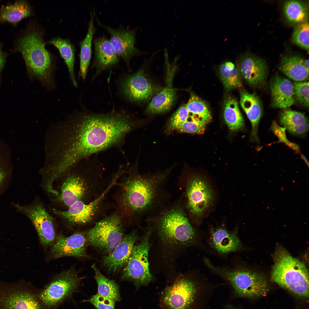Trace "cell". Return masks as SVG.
<instances>
[{"mask_svg": "<svg viewBox=\"0 0 309 309\" xmlns=\"http://www.w3.org/2000/svg\"><path fill=\"white\" fill-rule=\"evenodd\" d=\"M120 89L127 99L136 102L148 100L153 95L155 90L142 71L124 77L120 82Z\"/></svg>", "mask_w": 309, "mask_h": 309, "instance_id": "14", "label": "cell"}, {"mask_svg": "<svg viewBox=\"0 0 309 309\" xmlns=\"http://www.w3.org/2000/svg\"><path fill=\"white\" fill-rule=\"evenodd\" d=\"M2 145H0V195L8 185L12 172L9 153L3 149L4 145L0 148Z\"/></svg>", "mask_w": 309, "mask_h": 309, "instance_id": "36", "label": "cell"}, {"mask_svg": "<svg viewBox=\"0 0 309 309\" xmlns=\"http://www.w3.org/2000/svg\"><path fill=\"white\" fill-rule=\"evenodd\" d=\"M238 65L242 78L249 85L257 87L264 84L268 71L266 65L262 60L246 53L241 57Z\"/></svg>", "mask_w": 309, "mask_h": 309, "instance_id": "15", "label": "cell"}, {"mask_svg": "<svg viewBox=\"0 0 309 309\" xmlns=\"http://www.w3.org/2000/svg\"><path fill=\"white\" fill-rule=\"evenodd\" d=\"M204 261L210 270L229 284L236 297H260L265 295L269 291L266 278L261 273L240 266L226 268L215 266L206 258Z\"/></svg>", "mask_w": 309, "mask_h": 309, "instance_id": "7", "label": "cell"}, {"mask_svg": "<svg viewBox=\"0 0 309 309\" xmlns=\"http://www.w3.org/2000/svg\"><path fill=\"white\" fill-rule=\"evenodd\" d=\"M86 240V238L82 233H75L68 237L60 234L53 243L51 253L56 258L65 256L87 257Z\"/></svg>", "mask_w": 309, "mask_h": 309, "instance_id": "17", "label": "cell"}, {"mask_svg": "<svg viewBox=\"0 0 309 309\" xmlns=\"http://www.w3.org/2000/svg\"><path fill=\"white\" fill-rule=\"evenodd\" d=\"M185 105L190 115L196 117L206 124L210 121L211 116L207 105L197 96L192 94Z\"/></svg>", "mask_w": 309, "mask_h": 309, "instance_id": "35", "label": "cell"}, {"mask_svg": "<svg viewBox=\"0 0 309 309\" xmlns=\"http://www.w3.org/2000/svg\"></svg>", "mask_w": 309, "mask_h": 309, "instance_id": "46", "label": "cell"}, {"mask_svg": "<svg viewBox=\"0 0 309 309\" xmlns=\"http://www.w3.org/2000/svg\"><path fill=\"white\" fill-rule=\"evenodd\" d=\"M206 124L197 118L190 115L188 119L176 130L180 133L201 134L204 132Z\"/></svg>", "mask_w": 309, "mask_h": 309, "instance_id": "37", "label": "cell"}, {"mask_svg": "<svg viewBox=\"0 0 309 309\" xmlns=\"http://www.w3.org/2000/svg\"><path fill=\"white\" fill-rule=\"evenodd\" d=\"M270 88L272 107L285 108L294 104L293 84L288 79L276 75L270 81Z\"/></svg>", "mask_w": 309, "mask_h": 309, "instance_id": "20", "label": "cell"}, {"mask_svg": "<svg viewBox=\"0 0 309 309\" xmlns=\"http://www.w3.org/2000/svg\"><path fill=\"white\" fill-rule=\"evenodd\" d=\"M138 123L128 112L118 110L106 114L86 113L71 120L66 145L76 163L113 147H120Z\"/></svg>", "mask_w": 309, "mask_h": 309, "instance_id": "1", "label": "cell"}, {"mask_svg": "<svg viewBox=\"0 0 309 309\" xmlns=\"http://www.w3.org/2000/svg\"><path fill=\"white\" fill-rule=\"evenodd\" d=\"M271 129L278 138V142H283L296 152L298 153L300 152L299 146L296 143L290 141L287 139L286 134V129L284 127L279 126L275 121H274L271 125Z\"/></svg>", "mask_w": 309, "mask_h": 309, "instance_id": "41", "label": "cell"}, {"mask_svg": "<svg viewBox=\"0 0 309 309\" xmlns=\"http://www.w3.org/2000/svg\"><path fill=\"white\" fill-rule=\"evenodd\" d=\"M49 42L59 50L68 67L71 80L73 85L76 87L74 70L75 56L73 46L68 40L60 37L54 38Z\"/></svg>", "mask_w": 309, "mask_h": 309, "instance_id": "32", "label": "cell"}, {"mask_svg": "<svg viewBox=\"0 0 309 309\" xmlns=\"http://www.w3.org/2000/svg\"><path fill=\"white\" fill-rule=\"evenodd\" d=\"M284 10L286 19L291 23L298 25L308 21V6L304 2L287 1L284 4Z\"/></svg>", "mask_w": 309, "mask_h": 309, "instance_id": "30", "label": "cell"}, {"mask_svg": "<svg viewBox=\"0 0 309 309\" xmlns=\"http://www.w3.org/2000/svg\"><path fill=\"white\" fill-rule=\"evenodd\" d=\"M219 71L221 80L227 89L239 88L242 86V77L240 72L233 63L225 62L221 66Z\"/></svg>", "mask_w": 309, "mask_h": 309, "instance_id": "34", "label": "cell"}, {"mask_svg": "<svg viewBox=\"0 0 309 309\" xmlns=\"http://www.w3.org/2000/svg\"><path fill=\"white\" fill-rule=\"evenodd\" d=\"M86 187L83 179L75 175L69 176L61 187L60 199L70 207L84 196Z\"/></svg>", "mask_w": 309, "mask_h": 309, "instance_id": "25", "label": "cell"}, {"mask_svg": "<svg viewBox=\"0 0 309 309\" xmlns=\"http://www.w3.org/2000/svg\"><path fill=\"white\" fill-rule=\"evenodd\" d=\"M104 27L110 34V41L117 54L128 65L131 58L138 53L134 44L135 32L133 30Z\"/></svg>", "mask_w": 309, "mask_h": 309, "instance_id": "19", "label": "cell"}, {"mask_svg": "<svg viewBox=\"0 0 309 309\" xmlns=\"http://www.w3.org/2000/svg\"><path fill=\"white\" fill-rule=\"evenodd\" d=\"M274 259L272 280L297 296L308 297L309 274L305 265L281 248L276 252Z\"/></svg>", "mask_w": 309, "mask_h": 309, "instance_id": "6", "label": "cell"}, {"mask_svg": "<svg viewBox=\"0 0 309 309\" xmlns=\"http://www.w3.org/2000/svg\"><path fill=\"white\" fill-rule=\"evenodd\" d=\"M210 239L211 247L221 254L238 251L242 247L236 231H229L224 228L219 227L211 231Z\"/></svg>", "mask_w": 309, "mask_h": 309, "instance_id": "24", "label": "cell"}, {"mask_svg": "<svg viewBox=\"0 0 309 309\" xmlns=\"http://www.w3.org/2000/svg\"><path fill=\"white\" fill-rule=\"evenodd\" d=\"M91 266L94 272V278L98 284V294L115 301H119L120 297L118 284L103 275L95 264Z\"/></svg>", "mask_w": 309, "mask_h": 309, "instance_id": "31", "label": "cell"}, {"mask_svg": "<svg viewBox=\"0 0 309 309\" xmlns=\"http://www.w3.org/2000/svg\"><path fill=\"white\" fill-rule=\"evenodd\" d=\"M0 309H41L35 296L18 283L0 284Z\"/></svg>", "mask_w": 309, "mask_h": 309, "instance_id": "13", "label": "cell"}, {"mask_svg": "<svg viewBox=\"0 0 309 309\" xmlns=\"http://www.w3.org/2000/svg\"><path fill=\"white\" fill-rule=\"evenodd\" d=\"M138 238L137 234L133 231L123 237L113 251L105 256L102 263L104 266L114 272L125 266L131 254L135 243Z\"/></svg>", "mask_w": 309, "mask_h": 309, "instance_id": "18", "label": "cell"}, {"mask_svg": "<svg viewBox=\"0 0 309 309\" xmlns=\"http://www.w3.org/2000/svg\"><path fill=\"white\" fill-rule=\"evenodd\" d=\"M279 122L290 133L295 135L304 134L308 130V119L304 114L288 109L283 110L279 116Z\"/></svg>", "mask_w": 309, "mask_h": 309, "instance_id": "26", "label": "cell"}, {"mask_svg": "<svg viewBox=\"0 0 309 309\" xmlns=\"http://www.w3.org/2000/svg\"><path fill=\"white\" fill-rule=\"evenodd\" d=\"M172 169L144 174L132 171L123 187V207L139 219L162 210L172 198L167 186Z\"/></svg>", "mask_w": 309, "mask_h": 309, "instance_id": "2", "label": "cell"}, {"mask_svg": "<svg viewBox=\"0 0 309 309\" xmlns=\"http://www.w3.org/2000/svg\"><path fill=\"white\" fill-rule=\"evenodd\" d=\"M240 104L251 124L252 140L258 142V129L263 112L262 102L255 92L243 91L240 93Z\"/></svg>", "mask_w": 309, "mask_h": 309, "instance_id": "22", "label": "cell"}, {"mask_svg": "<svg viewBox=\"0 0 309 309\" xmlns=\"http://www.w3.org/2000/svg\"><path fill=\"white\" fill-rule=\"evenodd\" d=\"M6 57V55L2 51L0 43V81L1 72L5 65Z\"/></svg>", "mask_w": 309, "mask_h": 309, "instance_id": "43", "label": "cell"}, {"mask_svg": "<svg viewBox=\"0 0 309 309\" xmlns=\"http://www.w3.org/2000/svg\"><path fill=\"white\" fill-rule=\"evenodd\" d=\"M301 158L303 160H304V162L306 163L308 167V166H309V163H308V161L307 160V159H306V157H305V156L304 155H303V154H301Z\"/></svg>", "mask_w": 309, "mask_h": 309, "instance_id": "45", "label": "cell"}, {"mask_svg": "<svg viewBox=\"0 0 309 309\" xmlns=\"http://www.w3.org/2000/svg\"><path fill=\"white\" fill-rule=\"evenodd\" d=\"M165 85L163 89L154 96L148 106L146 112L150 114L161 113L169 110L175 101L176 92L173 86L177 66L171 64L167 61Z\"/></svg>", "mask_w": 309, "mask_h": 309, "instance_id": "16", "label": "cell"}, {"mask_svg": "<svg viewBox=\"0 0 309 309\" xmlns=\"http://www.w3.org/2000/svg\"><path fill=\"white\" fill-rule=\"evenodd\" d=\"M303 58L295 56L284 57L279 65V69L290 79L300 82L308 80L309 69L303 63Z\"/></svg>", "mask_w": 309, "mask_h": 309, "instance_id": "27", "label": "cell"}, {"mask_svg": "<svg viewBox=\"0 0 309 309\" xmlns=\"http://www.w3.org/2000/svg\"><path fill=\"white\" fill-rule=\"evenodd\" d=\"M110 188L109 186L101 195L89 204L79 200L70 206L67 211H59L58 213L72 224L86 223L91 220L97 205Z\"/></svg>", "mask_w": 309, "mask_h": 309, "instance_id": "21", "label": "cell"}, {"mask_svg": "<svg viewBox=\"0 0 309 309\" xmlns=\"http://www.w3.org/2000/svg\"><path fill=\"white\" fill-rule=\"evenodd\" d=\"M225 309H239L238 307L231 304L227 305L225 306Z\"/></svg>", "mask_w": 309, "mask_h": 309, "instance_id": "44", "label": "cell"}, {"mask_svg": "<svg viewBox=\"0 0 309 309\" xmlns=\"http://www.w3.org/2000/svg\"><path fill=\"white\" fill-rule=\"evenodd\" d=\"M93 16L91 14L87 33L80 43V69L79 76L83 80L85 79L90 64L92 54V42L95 31Z\"/></svg>", "mask_w": 309, "mask_h": 309, "instance_id": "29", "label": "cell"}, {"mask_svg": "<svg viewBox=\"0 0 309 309\" xmlns=\"http://www.w3.org/2000/svg\"><path fill=\"white\" fill-rule=\"evenodd\" d=\"M177 185L181 192L179 199L189 219L201 216L214 199L209 183L199 175L183 171L178 179Z\"/></svg>", "mask_w": 309, "mask_h": 309, "instance_id": "8", "label": "cell"}, {"mask_svg": "<svg viewBox=\"0 0 309 309\" xmlns=\"http://www.w3.org/2000/svg\"><path fill=\"white\" fill-rule=\"evenodd\" d=\"M208 288L193 277H178L161 292L160 309H202L209 296Z\"/></svg>", "mask_w": 309, "mask_h": 309, "instance_id": "4", "label": "cell"}, {"mask_svg": "<svg viewBox=\"0 0 309 309\" xmlns=\"http://www.w3.org/2000/svg\"><path fill=\"white\" fill-rule=\"evenodd\" d=\"M45 45L41 31L31 27L17 39L14 50L21 54L31 76L48 82L51 78L52 62Z\"/></svg>", "mask_w": 309, "mask_h": 309, "instance_id": "5", "label": "cell"}, {"mask_svg": "<svg viewBox=\"0 0 309 309\" xmlns=\"http://www.w3.org/2000/svg\"><path fill=\"white\" fill-rule=\"evenodd\" d=\"M293 84L295 101H296L301 105L308 108V82H295Z\"/></svg>", "mask_w": 309, "mask_h": 309, "instance_id": "40", "label": "cell"}, {"mask_svg": "<svg viewBox=\"0 0 309 309\" xmlns=\"http://www.w3.org/2000/svg\"><path fill=\"white\" fill-rule=\"evenodd\" d=\"M95 58L93 64L96 69V74L112 67L118 61L119 56L110 40L102 36L94 41Z\"/></svg>", "mask_w": 309, "mask_h": 309, "instance_id": "23", "label": "cell"}, {"mask_svg": "<svg viewBox=\"0 0 309 309\" xmlns=\"http://www.w3.org/2000/svg\"><path fill=\"white\" fill-rule=\"evenodd\" d=\"M81 280L73 268L62 272L47 284L39 295L45 306H57L77 290Z\"/></svg>", "mask_w": 309, "mask_h": 309, "instance_id": "11", "label": "cell"}, {"mask_svg": "<svg viewBox=\"0 0 309 309\" xmlns=\"http://www.w3.org/2000/svg\"><path fill=\"white\" fill-rule=\"evenodd\" d=\"M152 232L151 228L148 226L141 240L133 246L122 271V278L132 282L137 289L148 285L154 280L150 272L148 260L150 245L149 239Z\"/></svg>", "mask_w": 309, "mask_h": 309, "instance_id": "9", "label": "cell"}, {"mask_svg": "<svg viewBox=\"0 0 309 309\" xmlns=\"http://www.w3.org/2000/svg\"><path fill=\"white\" fill-rule=\"evenodd\" d=\"M32 14V9L28 2L25 0L17 1L0 8V22H7L16 25Z\"/></svg>", "mask_w": 309, "mask_h": 309, "instance_id": "28", "label": "cell"}, {"mask_svg": "<svg viewBox=\"0 0 309 309\" xmlns=\"http://www.w3.org/2000/svg\"><path fill=\"white\" fill-rule=\"evenodd\" d=\"M123 233L119 218L113 215L96 223L86 236L90 244L108 254L123 239Z\"/></svg>", "mask_w": 309, "mask_h": 309, "instance_id": "10", "label": "cell"}, {"mask_svg": "<svg viewBox=\"0 0 309 309\" xmlns=\"http://www.w3.org/2000/svg\"><path fill=\"white\" fill-rule=\"evenodd\" d=\"M145 221L162 241L170 245H191L197 239L195 231L179 198L171 202L155 215L146 218Z\"/></svg>", "mask_w": 309, "mask_h": 309, "instance_id": "3", "label": "cell"}, {"mask_svg": "<svg viewBox=\"0 0 309 309\" xmlns=\"http://www.w3.org/2000/svg\"><path fill=\"white\" fill-rule=\"evenodd\" d=\"M309 25L308 21L299 24L295 27L292 36V41L296 44L309 51Z\"/></svg>", "mask_w": 309, "mask_h": 309, "instance_id": "38", "label": "cell"}, {"mask_svg": "<svg viewBox=\"0 0 309 309\" xmlns=\"http://www.w3.org/2000/svg\"><path fill=\"white\" fill-rule=\"evenodd\" d=\"M83 301L91 303L98 309H114V301L98 293L92 296L89 299L84 300Z\"/></svg>", "mask_w": 309, "mask_h": 309, "instance_id": "42", "label": "cell"}, {"mask_svg": "<svg viewBox=\"0 0 309 309\" xmlns=\"http://www.w3.org/2000/svg\"><path fill=\"white\" fill-rule=\"evenodd\" d=\"M189 115L185 105L180 106L172 116L166 126L165 132L169 133L176 130L188 119Z\"/></svg>", "mask_w": 309, "mask_h": 309, "instance_id": "39", "label": "cell"}, {"mask_svg": "<svg viewBox=\"0 0 309 309\" xmlns=\"http://www.w3.org/2000/svg\"><path fill=\"white\" fill-rule=\"evenodd\" d=\"M223 115L227 125L231 130H237L243 126V117L235 98L230 97L227 99L224 104Z\"/></svg>", "mask_w": 309, "mask_h": 309, "instance_id": "33", "label": "cell"}, {"mask_svg": "<svg viewBox=\"0 0 309 309\" xmlns=\"http://www.w3.org/2000/svg\"><path fill=\"white\" fill-rule=\"evenodd\" d=\"M17 210L28 217L36 229L42 245L47 246L53 244L56 238L52 217L40 204L23 205L14 203Z\"/></svg>", "mask_w": 309, "mask_h": 309, "instance_id": "12", "label": "cell"}]
</instances>
